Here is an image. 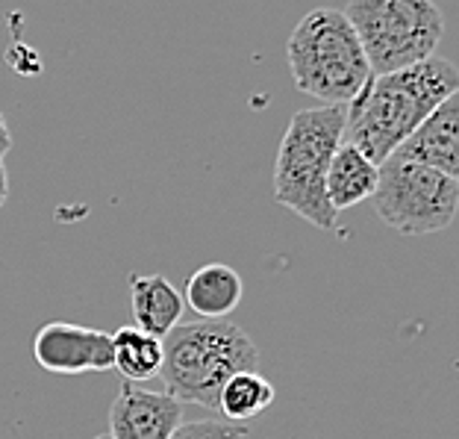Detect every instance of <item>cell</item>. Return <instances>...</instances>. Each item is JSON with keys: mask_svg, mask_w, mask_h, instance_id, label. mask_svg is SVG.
I'll return each mask as SVG.
<instances>
[{"mask_svg": "<svg viewBox=\"0 0 459 439\" xmlns=\"http://www.w3.org/2000/svg\"><path fill=\"white\" fill-rule=\"evenodd\" d=\"M183 422V404L169 392L139 390L124 381L109 410L112 439H171Z\"/></svg>", "mask_w": 459, "mask_h": 439, "instance_id": "obj_8", "label": "cell"}, {"mask_svg": "<svg viewBox=\"0 0 459 439\" xmlns=\"http://www.w3.org/2000/svg\"><path fill=\"white\" fill-rule=\"evenodd\" d=\"M377 180H380V165L368 160L359 148L342 142L327 169V180H325L327 201L336 213L351 210V206H357L365 198L374 195Z\"/></svg>", "mask_w": 459, "mask_h": 439, "instance_id": "obj_11", "label": "cell"}, {"mask_svg": "<svg viewBox=\"0 0 459 439\" xmlns=\"http://www.w3.org/2000/svg\"><path fill=\"white\" fill-rule=\"evenodd\" d=\"M286 59L298 92L321 107H344L371 77L368 59L342 9L318 6L291 30Z\"/></svg>", "mask_w": 459, "mask_h": 439, "instance_id": "obj_4", "label": "cell"}, {"mask_svg": "<svg viewBox=\"0 0 459 439\" xmlns=\"http://www.w3.org/2000/svg\"><path fill=\"white\" fill-rule=\"evenodd\" d=\"M162 365V339L139 330L135 325H124L112 333V369L121 372L127 383L151 381L160 374Z\"/></svg>", "mask_w": 459, "mask_h": 439, "instance_id": "obj_13", "label": "cell"}, {"mask_svg": "<svg viewBox=\"0 0 459 439\" xmlns=\"http://www.w3.org/2000/svg\"><path fill=\"white\" fill-rule=\"evenodd\" d=\"M238 372H259V351L230 319L183 321L162 339L160 378L180 404L215 410L221 386Z\"/></svg>", "mask_w": 459, "mask_h": 439, "instance_id": "obj_2", "label": "cell"}, {"mask_svg": "<svg viewBox=\"0 0 459 439\" xmlns=\"http://www.w3.org/2000/svg\"><path fill=\"white\" fill-rule=\"evenodd\" d=\"M33 360L50 374H89L112 369V333L48 321L33 337Z\"/></svg>", "mask_w": 459, "mask_h": 439, "instance_id": "obj_7", "label": "cell"}, {"mask_svg": "<svg viewBox=\"0 0 459 439\" xmlns=\"http://www.w3.org/2000/svg\"><path fill=\"white\" fill-rule=\"evenodd\" d=\"M245 298L242 275L227 263L201 266L186 284V304L197 319H227Z\"/></svg>", "mask_w": 459, "mask_h": 439, "instance_id": "obj_12", "label": "cell"}, {"mask_svg": "<svg viewBox=\"0 0 459 439\" xmlns=\"http://www.w3.org/2000/svg\"><path fill=\"white\" fill-rule=\"evenodd\" d=\"M380 222L401 236H427L451 227L459 210V180L430 165L392 154L380 162L371 195Z\"/></svg>", "mask_w": 459, "mask_h": 439, "instance_id": "obj_6", "label": "cell"}, {"mask_svg": "<svg viewBox=\"0 0 459 439\" xmlns=\"http://www.w3.org/2000/svg\"><path fill=\"white\" fill-rule=\"evenodd\" d=\"M6 198H9V174H6L4 160H0V206L6 204Z\"/></svg>", "mask_w": 459, "mask_h": 439, "instance_id": "obj_17", "label": "cell"}, {"mask_svg": "<svg viewBox=\"0 0 459 439\" xmlns=\"http://www.w3.org/2000/svg\"><path fill=\"white\" fill-rule=\"evenodd\" d=\"M130 307L135 328L165 339L180 325L183 295L165 275H130Z\"/></svg>", "mask_w": 459, "mask_h": 439, "instance_id": "obj_10", "label": "cell"}, {"mask_svg": "<svg viewBox=\"0 0 459 439\" xmlns=\"http://www.w3.org/2000/svg\"><path fill=\"white\" fill-rule=\"evenodd\" d=\"M95 439H112L109 434H100V436H95Z\"/></svg>", "mask_w": 459, "mask_h": 439, "instance_id": "obj_18", "label": "cell"}, {"mask_svg": "<svg viewBox=\"0 0 459 439\" xmlns=\"http://www.w3.org/2000/svg\"><path fill=\"white\" fill-rule=\"evenodd\" d=\"M274 386L265 381L259 372H238L233 374L218 392V407L215 410L224 416L227 422H250L259 413H265L274 404Z\"/></svg>", "mask_w": 459, "mask_h": 439, "instance_id": "obj_14", "label": "cell"}, {"mask_svg": "<svg viewBox=\"0 0 459 439\" xmlns=\"http://www.w3.org/2000/svg\"><path fill=\"white\" fill-rule=\"evenodd\" d=\"M13 151V133H9V127H6V119L0 115V160Z\"/></svg>", "mask_w": 459, "mask_h": 439, "instance_id": "obj_16", "label": "cell"}, {"mask_svg": "<svg viewBox=\"0 0 459 439\" xmlns=\"http://www.w3.org/2000/svg\"><path fill=\"white\" fill-rule=\"evenodd\" d=\"M456 92L459 71L439 54L389 75H371L359 95L344 103L342 142L359 148L380 165L427 115Z\"/></svg>", "mask_w": 459, "mask_h": 439, "instance_id": "obj_1", "label": "cell"}, {"mask_svg": "<svg viewBox=\"0 0 459 439\" xmlns=\"http://www.w3.org/2000/svg\"><path fill=\"white\" fill-rule=\"evenodd\" d=\"M344 107H312L291 115L274 162V201L318 230H336L339 213L327 201V169L342 145Z\"/></svg>", "mask_w": 459, "mask_h": 439, "instance_id": "obj_3", "label": "cell"}, {"mask_svg": "<svg viewBox=\"0 0 459 439\" xmlns=\"http://www.w3.org/2000/svg\"><path fill=\"white\" fill-rule=\"evenodd\" d=\"M394 154L447 177H459V92L427 115Z\"/></svg>", "mask_w": 459, "mask_h": 439, "instance_id": "obj_9", "label": "cell"}, {"mask_svg": "<svg viewBox=\"0 0 459 439\" xmlns=\"http://www.w3.org/2000/svg\"><path fill=\"white\" fill-rule=\"evenodd\" d=\"M344 15L371 75H389L433 57L445 36V15L436 0H348Z\"/></svg>", "mask_w": 459, "mask_h": 439, "instance_id": "obj_5", "label": "cell"}, {"mask_svg": "<svg viewBox=\"0 0 459 439\" xmlns=\"http://www.w3.org/2000/svg\"><path fill=\"white\" fill-rule=\"evenodd\" d=\"M245 439H247V436H245Z\"/></svg>", "mask_w": 459, "mask_h": 439, "instance_id": "obj_19", "label": "cell"}, {"mask_svg": "<svg viewBox=\"0 0 459 439\" xmlns=\"http://www.w3.org/2000/svg\"><path fill=\"white\" fill-rule=\"evenodd\" d=\"M245 425L236 422H186L177 425V431L171 434V439H245Z\"/></svg>", "mask_w": 459, "mask_h": 439, "instance_id": "obj_15", "label": "cell"}]
</instances>
